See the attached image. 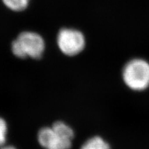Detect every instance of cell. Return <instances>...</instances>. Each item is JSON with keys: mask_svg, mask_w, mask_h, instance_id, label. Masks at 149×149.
<instances>
[{"mask_svg": "<svg viewBox=\"0 0 149 149\" xmlns=\"http://www.w3.org/2000/svg\"><path fill=\"white\" fill-rule=\"evenodd\" d=\"M122 79L130 90H146L149 88V62L142 58L130 59L123 67Z\"/></svg>", "mask_w": 149, "mask_h": 149, "instance_id": "cell-2", "label": "cell"}, {"mask_svg": "<svg viewBox=\"0 0 149 149\" xmlns=\"http://www.w3.org/2000/svg\"><path fill=\"white\" fill-rule=\"evenodd\" d=\"M11 50L13 55L18 58L30 57L33 59H40L45 50V42L39 33L23 31L12 42Z\"/></svg>", "mask_w": 149, "mask_h": 149, "instance_id": "cell-1", "label": "cell"}, {"mask_svg": "<svg viewBox=\"0 0 149 149\" xmlns=\"http://www.w3.org/2000/svg\"><path fill=\"white\" fill-rule=\"evenodd\" d=\"M31 0H1L3 6L9 10L21 13L29 8Z\"/></svg>", "mask_w": 149, "mask_h": 149, "instance_id": "cell-5", "label": "cell"}, {"mask_svg": "<svg viewBox=\"0 0 149 149\" xmlns=\"http://www.w3.org/2000/svg\"><path fill=\"white\" fill-rule=\"evenodd\" d=\"M0 149H17L15 148L14 146H0Z\"/></svg>", "mask_w": 149, "mask_h": 149, "instance_id": "cell-9", "label": "cell"}, {"mask_svg": "<svg viewBox=\"0 0 149 149\" xmlns=\"http://www.w3.org/2000/svg\"><path fill=\"white\" fill-rule=\"evenodd\" d=\"M80 149H111V147L102 137L95 136L84 143Z\"/></svg>", "mask_w": 149, "mask_h": 149, "instance_id": "cell-6", "label": "cell"}, {"mask_svg": "<svg viewBox=\"0 0 149 149\" xmlns=\"http://www.w3.org/2000/svg\"><path fill=\"white\" fill-rule=\"evenodd\" d=\"M8 131V126L6 122L0 117V146H2L6 141V135Z\"/></svg>", "mask_w": 149, "mask_h": 149, "instance_id": "cell-8", "label": "cell"}, {"mask_svg": "<svg viewBox=\"0 0 149 149\" xmlns=\"http://www.w3.org/2000/svg\"><path fill=\"white\" fill-rule=\"evenodd\" d=\"M37 139L45 149H70L72 146V140L66 138L52 126L40 129Z\"/></svg>", "mask_w": 149, "mask_h": 149, "instance_id": "cell-4", "label": "cell"}, {"mask_svg": "<svg viewBox=\"0 0 149 149\" xmlns=\"http://www.w3.org/2000/svg\"><path fill=\"white\" fill-rule=\"evenodd\" d=\"M54 129L58 131L64 137L66 138L72 140L74 138V131L72 129L71 127L67 125L66 123L61 122V121H58V122H55L52 126Z\"/></svg>", "mask_w": 149, "mask_h": 149, "instance_id": "cell-7", "label": "cell"}, {"mask_svg": "<svg viewBox=\"0 0 149 149\" xmlns=\"http://www.w3.org/2000/svg\"><path fill=\"white\" fill-rule=\"evenodd\" d=\"M57 44L64 55L74 56L82 52L86 46V38L82 32L72 28H62L57 35Z\"/></svg>", "mask_w": 149, "mask_h": 149, "instance_id": "cell-3", "label": "cell"}]
</instances>
